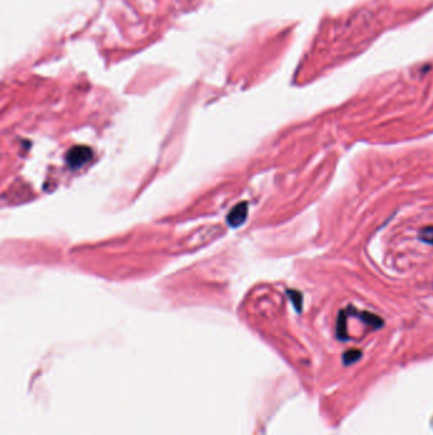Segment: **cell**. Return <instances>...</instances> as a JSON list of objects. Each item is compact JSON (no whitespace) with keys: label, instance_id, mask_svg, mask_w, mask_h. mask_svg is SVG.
<instances>
[{"label":"cell","instance_id":"obj_6","mask_svg":"<svg viewBox=\"0 0 433 435\" xmlns=\"http://www.w3.org/2000/svg\"><path fill=\"white\" fill-rule=\"evenodd\" d=\"M287 294H289L291 302L294 303V305H295L296 311L298 312L302 311V294H301L300 291H296V290H289Z\"/></svg>","mask_w":433,"mask_h":435},{"label":"cell","instance_id":"obj_7","mask_svg":"<svg viewBox=\"0 0 433 435\" xmlns=\"http://www.w3.org/2000/svg\"><path fill=\"white\" fill-rule=\"evenodd\" d=\"M361 357H362L361 351L353 349V350H349L347 351V353H344V355H343V360H344V364H352V362H357Z\"/></svg>","mask_w":433,"mask_h":435},{"label":"cell","instance_id":"obj_3","mask_svg":"<svg viewBox=\"0 0 433 435\" xmlns=\"http://www.w3.org/2000/svg\"><path fill=\"white\" fill-rule=\"evenodd\" d=\"M358 317L361 318L365 324L372 327V328H380V327H382V325H384L382 318H380L379 316H376V314L370 313V312H365V311L361 312V313H358Z\"/></svg>","mask_w":433,"mask_h":435},{"label":"cell","instance_id":"obj_4","mask_svg":"<svg viewBox=\"0 0 433 435\" xmlns=\"http://www.w3.org/2000/svg\"><path fill=\"white\" fill-rule=\"evenodd\" d=\"M347 312L340 311L338 314V321H337V335L340 340H346L348 336H347Z\"/></svg>","mask_w":433,"mask_h":435},{"label":"cell","instance_id":"obj_1","mask_svg":"<svg viewBox=\"0 0 433 435\" xmlns=\"http://www.w3.org/2000/svg\"><path fill=\"white\" fill-rule=\"evenodd\" d=\"M92 155V151L89 148L85 146H78L74 148L67 153V163L72 167H79L84 164Z\"/></svg>","mask_w":433,"mask_h":435},{"label":"cell","instance_id":"obj_5","mask_svg":"<svg viewBox=\"0 0 433 435\" xmlns=\"http://www.w3.org/2000/svg\"><path fill=\"white\" fill-rule=\"evenodd\" d=\"M418 238L427 245H433V225L422 228L418 232Z\"/></svg>","mask_w":433,"mask_h":435},{"label":"cell","instance_id":"obj_2","mask_svg":"<svg viewBox=\"0 0 433 435\" xmlns=\"http://www.w3.org/2000/svg\"><path fill=\"white\" fill-rule=\"evenodd\" d=\"M247 212H248V208L245 203L236 206V208L230 213V215H229V223H230V225H233V227H238V225H240V224L245 220Z\"/></svg>","mask_w":433,"mask_h":435}]
</instances>
